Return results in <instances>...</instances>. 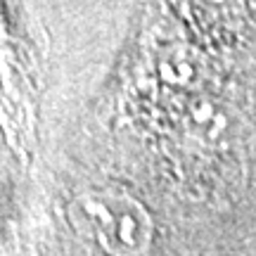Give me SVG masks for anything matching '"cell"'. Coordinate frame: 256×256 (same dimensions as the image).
I'll use <instances>...</instances> for the list:
<instances>
[{"instance_id":"obj_1","label":"cell","mask_w":256,"mask_h":256,"mask_svg":"<svg viewBox=\"0 0 256 256\" xmlns=\"http://www.w3.org/2000/svg\"><path fill=\"white\" fill-rule=\"evenodd\" d=\"M76 216L114 256H140L150 247L152 220L126 192H88L76 202Z\"/></svg>"}]
</instances>
